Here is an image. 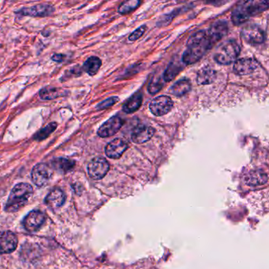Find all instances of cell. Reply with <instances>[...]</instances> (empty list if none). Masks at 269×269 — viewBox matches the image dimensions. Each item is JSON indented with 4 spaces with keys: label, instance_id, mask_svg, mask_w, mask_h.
<instances>
[{
    "label": "cell",
    "instance_id": "20",
    "mask_svg": "<svg viewBox=\"0 0 269 269\" xmlns=\"http://www.w3.org/2000/svg\"><path fill=\"white\" fill-rule=\"evenodd\" d=\"M66 93L68 92L61 88L52 86L45 87L39 92L40 97L44 100H52L61 96H66Z\"/></svg>",
    "mask_w": 269,
    "mask_h": 269
},
{
    "label": "cell",
    "instance_id": "7",
    "mask_svg": "<svg viewBox=\"0 0 269 269\" xmlns=\"http://www.w3.org/2000/svg\"><path fill=\"white\" fill-rule=\"evenodd\" d=\"M242 38L250 45H260L265 41V34L258 25H248L242 30Z\"/></svg>",
    "mask_w": 269,
    "mask_h": 269
},
{
    "label": "cell",
    "instance_id": "11",
    "mask_svg": "<svg viewBox=\"0 0 269 269\" xmlns=\"http://www.w3.org/2000/svg\"><path fill=\"white\" fill-rule=\"evenodd\" d=\"M45 214L41 211H32L28 213L23 220V226L28 232H35L41 229L45 223Z\"/></svg>",
    "mask_w": 269,
    "mask_h": 269
},
{
    "label": "cell",
    "instance_id": "2",
    "mask_svg": "<svg viewBox=\"0 0 269 269\" xmlns=\"http://www.w3.org/2000/svg\"><path fill=\"white\" fill-rule=\"evenodd\" d=\"M268 3L266 1H246L238 4L231 15L232 21L236 25H241L248 21L250 17L266 11Z\"/></svg>",
    "mask_w": 269,
    "mask_h": 269
},
{
    "label": "cell",
    "instance_id": "13",
    "mask_svg": "<svg viewBox=\"0 0 269 269\" xmlns=\"http://www.w3.org/2000/svg\"><path fill=\"white\" fill-rule=\"evenodd\" d=\"M128 149V144L122 138H115L107 145L105 153L112 159H119Z\"/></svg>",
    "mask_w": 269,
    "mask_h": 269
},
{
    "label": "cell",
    "instance_id": "18",
    "mask_svg": "<svg viewBox=\"0 0 269 269\" xmlns=\"http://www.w3.org/2000/svg\"><path fill=\"white\" fill-rule=\"evenodd\" d=\"M246 183L250 186H262L267 182V176L261 170L252 171L246 176Z\"/></svg>",
    "mask_w": 269,
    "mask_h": 269
},
{
    "label": "cell",
    "instance_id": "8",
    "mask_svg": "<svg viewBox=\"0 0 269 269\" xmlns=\"http://www.w3.org/2000/svg\"><path fill=\"white\" fill-rule=\"evenodd\" d=\"M173 108V101L167 96H159L152 99L149 105L151 112L156 116H162L169 113Z\"/></svg>",
    "mask_w": 269,
    "mask_h": 269
},
{
    "label": "cell",
    "instance_id": "29",
    "mask_svg": "<svg viewBox=\"0 0 269 269\" xmlns=\"http://www.w3.org/2000/svg\"><path fill=\"white\" fill-rule=\"evenodd\" d=\"M119 101V98L117 96H113V97L108 98L105 100L102 101L101 103L96 106V110H104L107 108H111V107L115 105Z\"/></svg>",
    "mask_w": 269,
    "mask_h": 269
},
{
    "label": "cell",
    "instance_id": "16",
    "mask_svg": "<svg viewBox=\"0 0 269 269\" xmlns=\"http://www.w3.org/2000/svg\"><path fill=\"white\" fill-rule=\"evenodd\" d=\"M155 129L151 126L141 125L133 129L131 139L135 144H143L150 140L154 135Z\"/></svg>",
    "mask_w": 269,
    "mask_h": 269
},
{
    "label": "cell",
    "instance_id": "28",
    "mask_svg": "<svg viewBox=\"0 0 269 269\" xmlns=\"http://www.w3.org/2000/svg\"><path fill=\"white\" fill-rule=\"evenodd\" d=\"M161 80L159 78H154L151 81L149 85V92L151 94H156L159 92L163 87Z\"/></svg>",
    "mask_w": 269,
    "mask_h": 269
},
{
    "label": "cell",
    "instance_id": "3",
    "mask_svg": "<svg viewBox=\"0 0 269 269\" xmlns=\"http://www.w3.org/2000/svg\"><path fill=\"white\" fill-rule=\"evenodd\" d=\"M33 190L28 183H18L13 188L6 204L5 210L8 213H14L19 210L28 203L32 197Z\"/></svg>",
    "mask_w": 269,
    "mask_h": 269
},
{
    "label": "cell",
    "instance_id": "24",
    "mask_svg": "<svg viewBox=\"0 0 269 269\" xmlns=\"http://www.w3.org/2000/svg\"><path fill=\"white\" fill-rule=\"evenodd\" d=\"M101 64L102 62L98 57H89V59H87L84 63L82 71L86 72L90 76H93L97 74L98 71L100 68Z\"/></svg>",
    "mask_w": 269,
    "mask_h": 269
},
{
    "label": "cell",
    "instance_id": "23",
    "mask_svg": "<svg viewBox=\"0 0 269 269\" xmlns=\"http://www.w3.org/2000/svg\"><path fill=\"white\" fill-rule=\"evenodd\" d=\"M142 104V94L140 92H138L127 99V101L122 107V109L126 113H133L139 109Z\"/></svg>",
    "mask_w": 269,
    "mask_h": 269
},
{
    "label": "cell",
    "instance_id": "6",
    "mask_svg": "<svg viewBox=\"0 0 269 269\" xmlns=\"http://www.w3.org/2000/svg\"><path fill=\"white\" fill-rule=\"evenodd\" d=\"M52 176V169L46 163H40L35 165L31 172L32 182L38 187H42L49 183Z\"/></svg>",
    "mask_w": 269,
    "mask_h": 269
},
{
    "label": "cell",
    "instance_id": "14",
    "mask_svg": "<svg viewBox=\"0 0 269 269\" xmlns=\"http://www.w3.org/2000/svg\"><path fill=\"white\" fill-rule=\"evenodd\" d=\"M227 32H228L227 24L225 21H219L211 25L207 35L212 45H214L215 43L218 42L227 35Z\"/></svg>",
    "mask_w": 269,
    "mask_h": 269
},
{
    "label": "cell",
    "instance_id": "31",
    "mask_svg": "<svg viewBox=\"0 0 269 269\" xmlns=\"http://www.w3.org/2000/svg\"><path fill=\"white\" fill-rule=\"evenodd\" d=\"M145 29H146V27H145V25L140 27V28H138V29H136V30L131 34V35L129 36V41H137V40L139 39V38L145 33Z\"/></svg>",
    "mask_w": 269,
    "mask_h": 269
},
{
    "label": "cell",
    "instance_id": "4",
    "mask_svg": "<svg viewBox=\"0 0 269 269\" xmlns=\"http://www.w3.org/2000/svg\"><path fill=\"white\" fill-rule=\"evenodd\" d=\"M240 54V47L234 41H228L223 43L216 49L214 59L221 65H230L234 62Z\"/></svg>",
    "mask_w": 269,
    "mask_h": 269
},
{
    "label": "cell",
    "instance_id": "19",
    "mask_svg": "<svg viewBox=\"0 0 269 269\" xmlns=\"http://www.w3.org/2000/svg\"><path fill=\"white\" fill-rule=\"evenodd\" d=\"M49 166L61 173H68L75 167V162L66 158H55L51 160Z\"/></svg>",
    "mask_w": 269,
    "mask_h": 269
},
{
    "label": "cell",
    "instance_id": "21",
    "mask_svg": "<svg viewBox=\"0 0 269 269\" xmlns=\"http://www.w3.org/2000/svg\"><path fill=\"white\" fill-rule=\"evenodd\" d=\"M216 79V72L210 68H205L197 73V81L199 85H210Z\"/></svg>",
    "mask_w": 269,
    "mask_h": 269
},
{
    "label": "cell",
    "instance_id": "12",
    "mask_svg": "<svg viewBox=\"0 0 269 269\" xmlns=\"http://www.w3.org/2000/svg\"><path fill=\"white\" fill-rule=\"evenodd\" d=\"M18 246V238L9 230L0 231V253L7 254L16 250Z\"/></svg>",
    "mask_w": 269,
    "mask_h": 269
},
{
    "label": "cell",
    "instance_id": "9",
    "mask_svg": "<svg viewBox=\"0 0 269 269\" xmlns=\"http://www.w3.org/2000/svg\"><path fill=\"white\" fill-rule=\"evenodd\" d=\"M55 12L53 6L49 4H39L30 7H23L19 11H17V14H21L23 16L39 17L45 18L52 15Z\"/></svg>",
    "mask_w": 269,
    "mask_h": 269
},
{
    "label": "cell",
    "instance_id": "22",
    "mask_svg": "<svg viewBox=\"0 0 269 269\" xmlns=\"http://www.w3.org/2000/svg\"><path fill=\"white\" fill-rule=\"evenodd\" d=\"M191 89V82L190 80L184 79L179 80L174 84L171 88V92L176 96H183L186 93L190 92Z\"/></svg>",
    "mask_w": 269,
    "mask_h": 269
},
{
    "label": "cell",
    "instance_id": "10",
    "mask_svg": "<svg viewBox=\"0 0 269 269\" xmlns=\"http://www.w3.org/2000/svg\"><path fill=\"white\" fill-rule=\"evenodd\" d=\"M123 125V121L118 115L108 119L97 130L98 136L100 138H109L118 133Z\"/></svg>",
    "mask_w": 269,
    "mask_h": 269
},
{
    "label": "cell",
    "instance_id": "1",
    "mask_svg": "<svg viewBox=\"0 0 269 269\" xmlns=\"http://www.w3.org/2000/svg\"><path fill=\"white\" fill-rule=\"evenodd\" d=\"M213 45L208 37L207 32L198 31L190 37L187 42V48L183 55V62L187 65L198 62Z\"/></svg>",
    "mask_w": 269,
    "mask_h": 269
},
{
    "label": "cell",
    "instance_id": "15",
    "mask_svg": "<svg viewBox=\"0 0 269 269\" xmlns=\"http://www.w3.org/2000/svg\"><path fill=\"white\" fill-rule=\"evenodd\" d=\"M257 62L253 59L246 58L236 60L234 65V72L238 75H248L257 70Z\"/></svg>",
    "mask_w": 269,
    "mask_h": 269
},
{
    "label": "cell",
    "instance_id": "17",
    "mask_svg": "<svg viewBox=\"0 0 269 269\" xmlns=\"http://www.w3.org/2000/svg\"><path fill=\"white\" fill-rule=\"evenodd\" d=\"M65 200H66V196L60 189H54L48 193L45 198L47 205L54 209H58L63 206Z\"/></svg>",
    "mask_w": 269,
    "mask_h": 269
},
{
    "label": "cell",
    "instance_id": "32",
    "mask_svg": "<svg viewBox=\"0 0 269 269\" xmlns=\"http://www.w3.org/2000/svg\"><path fill=\"white\" fill-rule=\"evenodd\" d=\"M65 55H62V54H55V55H52V59L55 62H62V61L65 59Z\"/></svg>",
    "mask_w": 269,
    "mask_h": 269
},
{
    "label": "cell",
    "instance_id": "26",
    "mask_svg": "<svg viewBox=\"0 0 269 269\" xmlns=\"http://www.w3.org/2000/svg\"><path fill=\"white\" fill-rule=\"evenodd\" d=\"M182 68L180 65L176 62H172L170 63L167 68H166V71L164 72L163 75V79L165 82H171L174 78L177 76L178 74L182 71Z\"/></svg>",
    "mask_w": 269,
    "mask_h": 269
},
{
    "label": "cell",
    "instance_id": "30",
    "mask_svg": "<svg viewBox=\"0 0 269 269\" xmlns=\"http://www.w3.org/2000/svg\"><path fill=\"white\" fill-rule=\"evenodd\" d=\"M82 71H83L79 66H74V68H71V69L66 71V75H63V78L64 77H69V78H71V77H79L80 75H82Z\"/></svg>",
    "mask_w": 269,
    "mask_h": 269
},
{
    "label": "cell",
    "instance_id": "5",
    "mask_svg": "<svg viewBox=\"0 0 269 269\" xmlns=\"http://www.w3.org/2000/svg\"><path fill=\"white\" fill-rule=\"evenodd\" d=\"M110 169V164L103 157H96L89 162L87 166L88 174L90 178L95 180L103 179Z\"/></svg>",
    "mask_w": 269,
    "mask_h": 269
},
{
    "label": "cell",
    "instance_id": "27",
    "mask_svg": "<svg viewBox=\"0 0 269 269\" xmlns=\"http://www.w3.org/2000/svg\"><path fill=\"white\" fill-rule=\"evenodd\" d=\"M140 1L138 0H129V1H126V2L122 3L119 7V13L121 14H129V13L132 12L134 11L138 6L140 5Z\"/></svg>",
    "mask_w": 269,
    "mask_h": 269
},
{
    "label": "cell",
    "instance_id": "25",
    "mask_svg": "<svg viewBox=\"0 0 269 269\" xmlns=\"http://www.w3.org/2000/svg\"><path fill=\"white\" fill-rule=\"evenodd\" d=\"M57 125L56 122H51L49 124L47 125L45 127L40 129L39 131L34 134L33 140L37 141V142H41L48 138L50 135L52 134L55 129H56Z\"/></svg>",
    "mask_w": 269,
    "mask_h": 269
}]
</instances>
